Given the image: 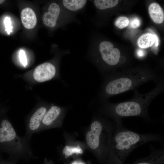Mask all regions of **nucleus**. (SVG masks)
<instances>
[{
    "label": "nucleus",
    "instance_id": "nucleus-1",
    "mask_svg": "<svg viewBox=\"0 0 164 164\" xmlns=\"http://www.w3.org/2000/svg\"><path fill=\"white\" fill-rule=\"evenodd\" d=\"M116 122V131L112 138L109 164H123L131 152L138 146L153 141H161L158 135L138 134L124 128L121 120Z\"/></svg>",
    "mask_w": 164,
    "mask_h": 164
},
{
    "label": "nucleus",
    "instance_id": "nucleus-2",
    "mask_svg": "<svg viewBox=\"0 0 164 164\" xmlns=\"http://www.w3.org/2000/svg\"><path fill=\"white\" fill-rule=\"evenodd\" d=\"M156 86L151 91L140 94L135 90L133 97L124 102L109 103L107 106L108 114L115 121L124 117L138 116L149 119L148 109L152 100L164 90L162 77L155 81Z\"/></svg>",
    "mask_w": 164,
    "mask_h": 164
},
{
    "label": "nucleus",
    "instance_id": "nucleus-3",
    "mask_svg": "<svg viewBox=\"0 0 164 164\" xmlns=\"http://www.w3.org/2000/svg\"><path fill=\"white\" fill-rule=\"evenodd\" d=\"M30 141L24 136L18 135L9 120L0 121V152L8 154L9 160L16 164L21 160L28 162L37 159L33 153Z\"/></svg>",
    "mask_w": 164,
    "mask_h": 164
},
{
    "label": "nucleus",
    "instance_id": "nucleus-4",
    "mask_svg": "<svg viewBox=\"0 0 164 164\" xmlns=\"http://www.w3.org/2000/svg\"><path fill=\"white\" fill-rule=\"evenodd\" d=\"M160 77L154 72L139 69L110 74L102 88V97L107 98L135 89L147 82L155 81Z\"/></svg>",
    "mask_w": 164,
    "mask_h": 164
},
{
    "label": "nucleus",
    "instance_id": "nucleus-5",
    "mask_svg": "<svg viewBox=\"0 0 164 164\" xmlns=\"http://www.w3.org/2000/svg\"><path fill=\"white\" fill-rule=\"evenodd\" d=\"M102 122L96 120L91 123L90 130L86 133V141L88 146L97 152L102 159L103 154L110 150L111 133Z\"/></svg>",
    "mask_w": 164,
    "mask_h": 164
},
{
    "label": "nucleus",
    "instance_id": "nucleus-6",
    "mask_svg": "<svg viewBox=\"0 0 164 164\" xmlns=\"http://www.w3.org/2000/svg\"><path fill=\"white\" fill-rule=\"evenodd\" d=\"M99 50L103 60L110 66H114L119 63L122 64L126 60L125 57L121 56L120 50L114 48L112 43L103 41L99 45Z\"/></svg>",
    "mask_w": 164,
    "mask_h": 164
},
{
    "label": "nucleus",
    "instance_id": "nucleus-7",
    "mask_svg": "<svg viewBox=\"0 0 164 164\" xmlns=\"http://www.w3.org/2000/svg\"><path fill=\"white\" fill-rule=\"evenodd\" d=\"M47 111L45 107L37 108L27 121L25 125L24 136L31 140L32 135L39 132L43 117Z\"/></svg>",
    "mask_w": 164,
    "mask_h": 164
},
{
    "label": "nucleus",
    "instance_id": "nucleus-8",
    "mask_svg": "<svg viewBox=\"0 0 164 164\" xmlns=\"http://www.w3.org/2000/svg\"><path fill=\"white\" fill-rule=\"evenodd\" d=\"M63 111L60 107L52 106L46 111L41 123L39 132L57 127L60 122Z\"/></svg>",
    "mask_w": 164,
    "mask_h": 164
},
{
    "label": "nucleus",
    "instance_id": "nucleus-9",
    "mask_svg": "<svg viewBox=\"0 0 164 164\" xmlns=\"http://www.w3.org/2000/svg\"><path fill=\"white\" fill-rule=\"evenodd\" d=\"M55 67L49 62H46L37 66L34 70L33 76L34 79L43 82L53 78L56 73Z\"/></svg>",
    "mask_w": 164,
    "mask_h": 164
},
{
    "label": "nucleus",
    "instance_id": "nucleus-10",
    "mask_svg": "<svg viewBox=\"0 0 164 164\" xmlns=\"http://www.w3.org/2000/svg\"><path fill=\"white\" fill-rule=\"evenodd\" d=\"M60 11L59 5L53 3L49 5L48 11L45 12L43 17L44 25L49 27H54L56 25Z\"/></svg>",
    "mask_w": 164,
    "mask_h": 164
},
{
    "label": "nucleus",
    "instance_id": "nucleus-11",
    "mask_svg": "<svg viewBox=\"0 0 164 164\" xmlns=\"http://www.w3.org/2000/svg\"><path fill=\"white\" fill-rule=\"evenodd\" d=\"M133 164H164V150H152L149 156L137 161Z\"/></svg>",
    "mask_w": 164,
    "mask_h": 164
},
{
    "label": "nucleus",
    "instance_id": "nucleus-12",
    "mask_svg": "<svg viewBox=\"0 0 164 164\" xmlns=\"http://www.w3.org/2000/svg\"><path fill=\"white\" fill-rule=\"evenodd\" d=\"M21 17L22 23L25 28L30 29L36 25L37 18L34 11L29 8H26L21 12Z\"/></svg>",
    "mask_w": 164,
    "mask_h": 164
},
{
    "label": "nucleus",
    "instance_id": "nucleus-13",
    "mask_svg": "<svg viewBox=\"0 0 164 164\" xmlns=\"http://www.w3.org/2000/svg\"><path fill=\"white\" fill-rule=\"evenodd\" d=\"M148 10L150 16L155 23L160 24L164 19V13L162 9L158 3H153L149 6Z\"/></svg>",
    "mask_w": 164,
    "mask_h": 164
},
{
    "label": "nucleus",
    "instance_id": "nucleus-14",
    "mask_svg": "<svg viewBox=\"0 0 164 164\" xmlns=\"http://www.w3.org/2000/svg\"><path fill=\"white\" fill-rule=\"evenodd\" d=\"M157 36L151 33L144 34L140 36L137 41L138 46L142 48H147L151 46L155 42V46L158 45Z\"/></svg>",
    "mask_w": 164,
    "mask_h": 164
},
{
    "label": "nucleus",
    "instance_id": "nucleus-15",
    "mask_svg": "<svg viewBox=\"0 0 164 164\" xmlns=\"http://www.w3.org/2000/svg\"><path fill=\"white\" fill-rule=\"evenodd\" d=\"M87 2V1L85 0H64L63 3L64 7L68 10L75 11L82 9Z\"/></svg>",
    "mask_w": 164,
    "mask_h": 164
},
{
    "label": "nucleus",
    "instance_id": "nucleus-16",
    "mask_svg": "<svg viewBox=\"0 0 164 164\" xmlns=\"http://www.w3.org/2000/svg\"><path fill=\"white\" fill-rule=\"evenodd\" d=\"M118 2L117 0H96L94 1V4L98 9L103 10L114 7Z\"/></svg>",
    "mask_w": 164,
    "mask_h": 164
},
{
    "label": "nucleus",
    "instance_id": "nucleus-17",
    "mask_svg": "<svg viewBox=\"0 0 164 164\" xmlns=\"http://www.w3.org/2000/svg\"><path fill=\"white\" fill-rule=\"evenodd\" d=\"M129 22L127 17L121 16L118 17L115 22V25L118 28L122 29L128 26Z\"/></svg>",
    "mask_w": 164,
    "mask_h": 164
},
{
    "label": "nucleus",
    "instance_id": "nucleus-18",
    "mask_svg": "<svg viewBox=\"0 0 164 164\" xmlns=\"http://www.w3.org/2000/svg\"><path fill=\"white\" fill-rule=\"evenodd\" d=\"M4 22L5 28V30L9 34L12 32L13 28L12 26H11V22L10 18L8 17H6L4 20Z\"/></svg>",
    "mask_w": 164,
    "mask_h": 164
},
{
    "label": "nucleus",
    "instance_id": "nucleus-19",
    "mask_svg": "<svg viewBox=\"0 0 164 164\" xmlns=\"http://www.w3.org/2000/svg\"><path fill=\"white\" fill-rule=\"evenodd\" d=\"M20 60L24 66L25 67L27 64V60L25 52L22 50H20L19 53Z\"/></svg>",
    "mask_w": 164,
    "mask_h": 164
},
{
    "label": "nucleus",
    "instance_id": "nucleus-20",
    "mask_svg": "<svg viewBox=\"0 0 164 164\" xmlns=\"http://www.w3.org/2000/svg\"><path fill=\"white\" fill-rule=\"evenodd\" d=\"M65 153L68 155H69L72 153L74 152L80 153L81 152V150L80 148H70L68 147H67Z\"/></svg>",
    "mask_w": 164,
    "mask_h": 164
},
{
    "label": "nucleus",
    "instance_id": "nucleus-21",
    "mask_svg": "<svg viewBox=\"0 0 164 164\" xmlns=\"http://www.w3.org/2000/svg\"><path fill=\"white\" fill-rule=\"evenodd\" d=\"M140 25V20L138 18H135L131 21L130 25L132 28H137L139 27Z\"/></svg>",
    "mask_w": 164,
    "mask_h": 164
},
{
    "label": "nucleus",
    "instance_id": "nucleus-22",
    "mask_svg": "<svg viewBox=\"0 0 164 164\" xmlns=\"http://www.w3.org/2000/svg\"><path fill=\"white\" fill-rule=\"evenodd\" d=\"M0 164H16L13 162L7 159L6 160H3L0 156Z\"/></svg>",
    "mask_w": 164,
    "mask_h": 164
},
{
    "label": "nucleus",
    "instance_id": "nucleus-23",
    "mask_svg": "<svg viewBox=\"0 0 164 164\" xmlns=\"http://www.w3.org/2000/svg\"><path fill=\"white\" fill-rule=\"evenodd\" d=\"M137 54L138 56L139 57H143L145 54V53L144 50L141 49H138L137 51Z\"/></svg>",
    "mask_w": 164,
    "mask_h": 164
},
{
    "label": "nucleus",
    "instance_id": "nucleus-24",
    "mask_svg": "<svg viewBox=\"0 0 164 164\" xmlns=\"http://www.w3.org/2000/svg\"><path fill=\"white\" fill-rule=\"evenodd\" d=\"M43 164H53V163L51 160H49L45 158Z\"/></svg>",
    "mask_w": 164,
    "mask_h": 164
},
{
    "label": "nucleus",
    "instance_id": "nucleus-25",
    "mask_svg": "<svg viewBox=\"0 0 164 164\" xmlns=\"http://www.w3.org/2000/svg\"><path fill=\"white\" fill-rule=\"evenodd\" d=\"M71 164H83L82 163H79V162H77L76 161H74Z\"/></svg>",
    "mask_w": 164,
    "mask_h": 164
},
{
    "label": "nucleus",
    "instance_id": "nucleus-26",
    "mask_svg": "<svg viewBox=\"0 0 164 164\" xmlns=\"http://www.w3.org/2000/svg\"><path fill=\"white\" fill-rule=\"evenodd\" d=\"M4 1H5L3 0H0V4H2L4 2Z\"/></svg>",
    "mask_w": 164,
    "mask_h": 164
}]
</instances>
